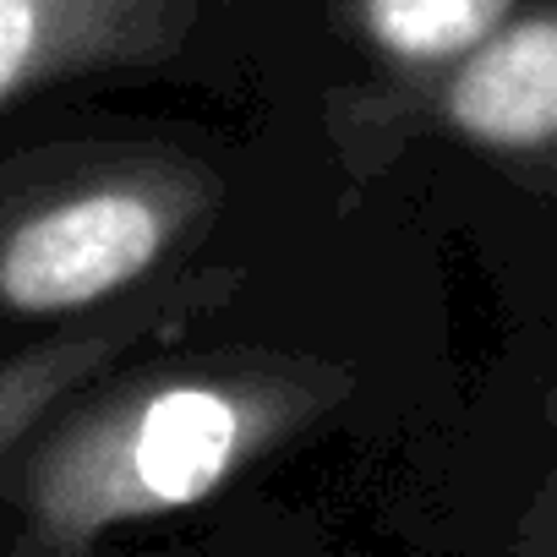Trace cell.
I'll return each mask as SVG.
<instances>
[{
	"instance_id": "cell-1",
	"label": "cell",
	"mask_w": 557,
	"mask_h": 557,
	"mask_svg": "<svg viewBox=\"0 0 557 557\" xmlns=\"http://www.w3.org/2000/svg\"><path fill=\"white\" fill-rule=\"evenodd\" d=\"M356 377L296 350H164L110 367L12 454L17 552L88 557L110 530L181 513L318 426Z\"/></svg>"
},
{
	"instance_id": "cell-2",
	"label": "cell",
	"mask_w": 557,
	"mask_h": 557,
	"mask_svg": "<svg viewBox=\"0 0 557 557\" xmlns=\"http://www.w3.org/2000/svg\"><path fill=\"white\" fill-rule=\"evenodd\" d=\"M224 213V170L181 143L104 137L0 164V334L72 323L175 273Z\"/></svg>"
},
{
	"instance_id": "cell-3",
	"label": "cell",
	"mask_w": 557,
	"mask_h": 557,
	"mask_svg": "<svg viewBox=\"0 0 557 557\" xmlns=\"http://www.w3.org/2000/svg\"><path fill=\"white\" fill-rule=\"evenodd\" d=\"M318 0H0V115L88 83L246 94Z\"/></svg>"
},
{
	"instance_id": "cell-4",
	"label": "cell",
	"mask_w": 557,
	"mask_h": 557,
	"mask_svg": "<svg viewBox=\"0 0 557 557\" xmlns=\"http://www.w3.org/2000/svg\"><path fill=\"white\" fill-rule=\"evenodd\" d=\"M334 110L356 170L388 164L394 148L416 132H443L546 175L557 148V0L519 7L497 34H486L470 55L448 61L405 99H334Z\"/></svg>"
},
{
	"instance_id": "cell-5",
	"label": "cell",
	"mask_w": 557,
	"mask_h": 557,
	"mask_svg": "<svg viewBox=\"0 0 557 557\" xmlns=\"http://www.w3.org/2000/svg\"><path fill=\"white\" fill-rule=\"evenodd\" d=\"M235 285H240V268H208V262L175 268L153 278L148 290L115 307H99L88 318H72L66 329L0 356V465L77 388H88L110 367H126L148 350L175 345L197 318L219 312L235 296Z\"/></svg>"
},
{
	"instance_id": "cell-6",
	"label": "cell",
	"mask_w": 557,
	"mask_h": 557,
	"mask_svg": "<svg viewBox=\"0 0 557 557\" xmlns=\"http://www.w3.org/2000/svg\"><path fill=\"white\" fill-rule=\"evenodd\" d=\"M519 7H530V0H323L339 45L372 66V77L339 99H405L448 61L470 55L486 34H497Z\"/></svg>"
}]
</instances>
